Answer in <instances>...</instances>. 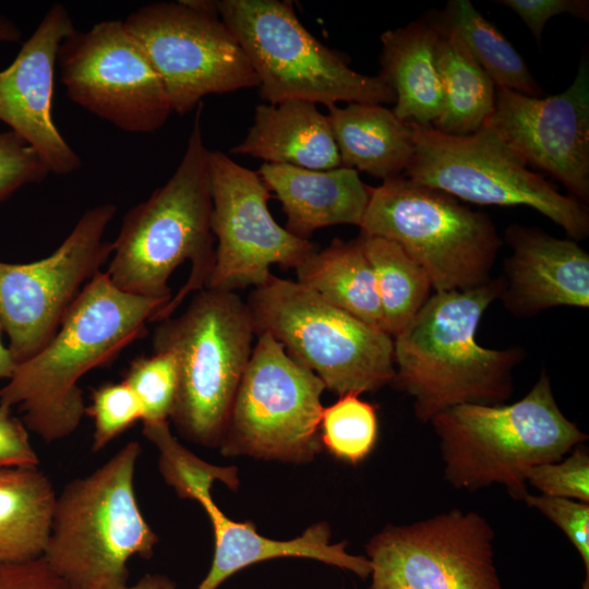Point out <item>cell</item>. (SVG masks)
I'll return each mask as SVG.
<instances>
[{
  "mask_svg": "<svg viewBox=\"0 0 589 589\" xmlns=\"http://www.w3.org/2000/svg\"><path fill=\"white\" fill-rule=\"evenodd\" d=\"M257 173L281 203L286 229L309 239L317 229L334 225L360 227L371 187L347 167L311 170L291 165L264 163Z\"/></svg>",
  "mask_w": 589,
  "mask_h": 589,
  "instance_id": "21",
  "label": "cell"
},
{
  "mask_svg": "<svg viewBox=\"0 0 589 589\" xmlns=\"http://www.w3.org/2000/svg\"><path fill=\"white\" fill-rule=\"evenodd\" d=\"M122 589H176V585L166 576L147 574L136 584L132 586L127 585Z\"/></svg>",
  "mask_w": 589,
  "mask_h": 589,
  "instance_id": "40",
  "label": "cell"
},
{
  "mask_svg": "<svg viewBox=\"0 0 589 589\" xmlns=\"http://www.w3.org/2000/svg\"><path fill=\"white\" fill-rule=\"evenodd\" d=\"M116 212L111 203L88 208L45 259L0 262V323L17 364L46 345L83 287L109 261L112 242L104 236Z\"/></svg>",
  "mask_w": 589,
  "mask_h": 589,
  "instance_id": "14",
  "label": "cell"
},
{
  "mask_svg": "<svg viewBox=\"0 0 589 589\" xmlns=\"http://www.w3.org/2000/svg\"><path fill=\"white\" fill-rule=\"evenodd\" d=\"M86 413L93 418L95 426L92 444L94 453L143 419L141 404L124 381L106 383L94 389Z\"/></svg>",
  "mask_w": 589,
  "mask_h": 589,
  "instance_id": "33",
  "label": "cell"
},
{
  "mask_svg": "<svg viewBox=\"0 0 589 589\" xmlns=\"http://www.w3.org/2000/svg\"><path fill=\"white\" fill-rule=\"evenodd\" d=\"M208 149L196 108L184 154L173 175L123 217L105 273L122 291L166 300L151 322L170 316L206 288L215 264Z\"/></svg>",
  "mask_w": 589,
  "mask_h": 589,
  "instance_id": "1",
  "label": "cell"
},
{
  "mask_svg": "<svg viewBox=\"0 0 589 589\" xmlns=\"http://www.w3.org/2000/svg\"><path fill=\"white\" fill-rule=\"evenodd\" d=\"M360 230L397 243L423 268L436 292L489 283L503 243L486 214L404 175L371 188Z\"/></svg>",
  "mask_w": 589,
  "mask_h": 589,
  "instance_id": "9",
  "label": "cell"
},
{
  "mask_svg": "<svg viewBox=\"0 0 589 589\" xmlns=\"http://www.w3.org/2000/svg\"><path fill=\"white\" fill-rule=\"evenodd\" d=\"M140 453L139 443L129 442L57 496L43 557L74 589H122L130 558L154 553L158 538L134 490Z\"/></svg>",
  "mask_w": 589,
  "mask_h": 589,
  "instance_id": "5",
  "label": "cell"
},
{
  "mask_svg": "<svg viewBox=\"0 0 589 589\" xmlns=\"http://www.w3.org/2000/svg\"><path fill=\"white\" fill-rule=\"evenodd\" d=\"M327 108L342 167L383 181L405 173L414 155L410 122L378 104L350 103Z\"/></svg>",
  "mask_w": 589,
  "mask_h": 589,
  "instance_id": "24",
  "label": "cell"
},
{
  "mask_svg": "<svg viewBox=\"0 0 589 589\" xmlns=\"http://www.w3.org/2000/svg\"><path fill=\"white\" fill-rule=\"evenodd\" d=\"M483 127L492 129L527 166L558 180L582 204L589 201V65L582 58L564 92L529 97L496 88Z\"/></svg>",
  "mask_w": 589,
  "mask_h": 589,
  "instance_id": "17",
  "label": "cell"
},
{
  "mask_svg": "<svg viewBox=\"0 0 589 589\" xmlns=\"http://www.w3.org/2000/svg\"><path fill=\"white\" fill-rule=\"evenodd\" d=\"M0 589H74L43 556L0 563Z\"/></svg>",
  "mask_w": 589,
  "mask_h": 589,
  "instance_id": "38",
  "label": "cell"
},
{
  "mask_svg": "<svg viewBox=\"0 0 589 589\" xmlns=\"http://www.w3.org/2000/svg\"><path fill=\"white\" fill-rule=\"evenodd\" d=\"M411 123L414 155L404 176L479 205L528 206L561 226L572 240L589 235L585 204L531 171L490 128L450 135Z\"/></svg>",
  "mask_w": 589,
  "mask_h": 589,
  "instance_id": "10",
  "label": "cell"
},
{
  "mask_svg": "<svg viewBox=\"0 0 589 589\" xmlns=\"http://www.w3.org/2000/svg\"><path fill=\"white\" fill-rule=\"evenodd\" d=\"M438 22L416 21L381 35V73L395 94L393 112L405 122L433 125L443 111L436 68Z\"/></svg>",
  "mask_w": 589,
  "mask_h": 589,
  "instance_id": "23",
  "label": "cell"
},
{
  "mask_svg": "<svg viewBox=\"0 0 589 589\" xmlns=\"http://www.w3.org/2000/svg\"><path fill=\"white\" fill-rule=\"evenodd\" d=\"M505 241L513 253L505 262L507 281L501 294L514 314L530 316L554 306L588 308L589 255L572 239L512 225Z\"/></svg>",
  "mask_w": 589,
  "mask_h": 589,
  "instance_id": "19",
  "label": "cell"
},
{
  "mask_svg": "<svg viewBox=\"0 0 589 589\" xmlns=\"http://www.w3.org/2000/svg\"><path fill=\"white\" fill-rule=\"evenodd\" d=\"M214 4L255 73L261 98L268 104L395 103L393 89L380 74L356 72L317 40L291 1L218 0Z\"/></svg>",
  "mask_w": 589,
  "mask_h": 589,
  "instance_id": "7",
  "label": "cell"
},
{
  "mask_svg": "<svg viewBox=\"0 0 589 589\" xmlns=\"http://www.w3.org/2000/svg\"><path fill=\"white\" fill-rule=\"evenodd\" d=\"M49 173L40 156L20 135L11 130L0 133V202Z\"/></svg>",
  "mask_w": 589,
  "mask_h": 589,
  "instance_id": "36",
  "label": "cell"
},
{
  "mask_svg": "<svg viewBox=\"0 0 589 589\" xmlns=\"http://www.w3.org/2000/svg\"><path fill=\"white\" fill-rule=\"evenodd\" d=\"M526 480L540 494L589 503L588 448L580 444L558 461L532 467Z\"/></svg>",
  "mask_w": 589,
  "mask_h": 589,
  "instance_id": "34",
  "label": "cell"
},
{
  "mask_svg": "<svg viewBox=\"0 0 589 589\" xmlns=\"http://www.w3.org/2000/svg\"><path fill=\"white\" fill-rule=\"evenodd\" d=\"M360 239L374 274L384 330L394 338L429 300L432 284L423 268L394 241L362 235Z\"/></svg>",
  "mask_w": 589,
  "mask_h": 589,
  "instance_id": "29",
  "label": "cell"
},
{
  "mask_svg": "<svg viewBox=\"0 0 589 589\" xmlns=\"http://www.w3.org/2000/svg\"><path fill=\"white\" fill-rule=\"evenodd\" d=\"M143 435L158 449L159 471L179 497L197 502L211 496L215 481L232 490L238 488L237 468L215 466L199 458L171 434L168 421L144 423Z\"/></svg>",
  "mask_w": 589,
  "mask_h": 589,
  "instance_id": "30",
  "label": "cell"
},
{
  "mask_svg": "<svg viewBox=\"0 0 589 589\" xmlns=\"http://www.w3.org/2000/svg\"><path fill=\"white\" fill-rule=\"evenodd\" d=\"M497 3L513 10L538 41L544 25L555 15L567 13L586 21L589 17L588 0H500Z\"/></svg>",
  "mask_w": 589,
  "mask_h": 589,
  "instance_id": "37",
  "label": "cell"
},
{
  "mask_svg": "<svg viewBox=\"0 0 589 589\" xmlns=\"http://www.w3.org/2000/svg\"><path fill=\"white\" fill-rule=\"evenodd\" d=\"M430 422L450 486L476 492L500 484L517 501L529 494L532 467L558 461L588 440L560 409L545 371L518 401L460 404Z\"/></svg>",
  "mask_w": 589,
  "mask_h": 589,
  "instance_id": "4",
  "label": "cell"
},
{
  "mask_svg": "<svg viewBox=\"0 0 589 589\" xmlns=\"http://www.w3.org/2000/svg\"><path fill=\"white\" fill-rule=\"evenodd\" d=\"M212 190L215 264L206 288L235 291L260 287L271 267L296 268L316 250L278 225L268 209L272 194L257 171L220 151L207 155Z\"/></svg>",
  "mask_w": 589,
  "mask_h": 589,
  "instance_id": "16",
  "label": "cell"
},
{
  "mask_svg": "<svg viewBox=\"0 0 589 589\" xmlns=\"http://www.w3.org/2000/svg\"><path fill=\"white\" fill-rule=\"evenodd\" d=\"M230 152L311 170L341 166L327 115L303 100L257 105L253 124Z\"/></svg>",
  "mask_w": 589,
  "mask_h": 589,
  "instance_id": "22",
  "label": "cell"
},
{
  "mask_svg": "<svg viewBox=\"0 0 589 589\" xmlns=\"http://www.w3.org/2000/svg\"><path fill=\"white\" fill-rule=\"evenodd\" d=\"M440 24L457 34L496 88L529 97L543 96L521 56L470 1H449Z\"/></svg>",
  "mask_w": 589,
  "mask_h": 589,
  "instance_id": "28",
  "label": "cell"
},
{
  "mask_svg": "<svg viewBox=\"0 0 589 589\" xmlns=\"http://www.w3.org/2000/svg\"><path fill=\"white\" fill-rule=\"evenodd\" d=\"M197 502L206 512L214 532L213 561L197 589H217L240 569L280 557L316 560L349 570L360 578H368L371 574L370 561L366 556L348 553L347 541L330 543V527L325 521L311 525L292 540L279 541L261 536L252 522L228 518L212 495Z\"/></svg>",
  "mask_w": 589,
  "mask_h": 589,
  "instance_id": "20",
  "label": "cell"
},
{
  "mask_svg": "<svg viewBox=\"0 0 589 589\" xmlns=\"http://www.w3.org/2000/svg\"><path fill=\"white\" fill-rule=\"evenodd\" d=\"M256 337L218 447L225 456L310 462L323 447L325 385L269 333Z\"/></svg>",
  "mask_w": 589,
  "mask_h": 589,
  "instance_id": "11",
  "label": "cell"
},
{
  "mask_svg": "<svg viewBox=\"0 0 589 589\" xmlns=\"http://www.w3.org/2000/svg\"><path fill=\"white\" fill-rule=\"evenodd\" d=\"M39 464L26 428L0 405V468L36 467Z\"/></svg>",
  "mask_w": 589,
  "mask_h": 589,
  "instance_id": "39",
  "label": "cell"
},
{
  "mask_svg": "<svg viewBox=\"0 0 589 589\" xmlns=\"http://www.w3.org/2000/svg\"><path fill=\"white\" fill-rule=\"evenodd\" d=\"M503 290L504 280L494 279L435 292L393 338L392 383L413 398L420 422L460 404L498 405L512 396V372L522 349H488L476 340L483 313Z\"/></svg>",
  "mask_w": 589,
  "mask_h": 589,
  "instance_id": "3",
  "label": "cell"
},
{
  "mask_svg": "<svg viewBox=\"0 0 589 589\" xmlns=\"http://www.w3.org/2000/svg\"><path fill=\"white\" fill-rule=\"evenodd\" d=\"M247 304L256 335L269 333L338 396L376 392L393 382V337L298 281L272 274L251 291Z\"/></svg>",
  "mask_w": 589,
  "mask_h": 589,
  "instance_id": "8",
  "label": "cell"
},
{
  "mask_svg": "<svg viewBox=\"0 0 589 589\" xmlns=\"http://www.w3.org/2000/svg\"><path fill=\"white\" fill-rule=\"evenodd\" d=\"M378 432L374 405L357 394L339 396L324 407L320 424L322 446L342 461L357 465L373 450Z\"/></svg>",
  "mask_w": 589,
  "mask_h": 589,
  "instance_id": "31",
  "label": "cell"
},
{
  "mask_svg": "<svg viewBox=\"0 0 589 589\" xmlns=\"http://www.w3.org/2000/svg\"><path fill=\"white\" fill-rule=\"evenodd\" d=\"M294 269L299 284L362 322L384 330L374 274L360 237L350 241L334 239L327 248L313 251Z\"/></svg>",
  "mask_w": 589,
  "mask_h": 589,
  "instance_id": "26",
  "label": "cell"
},
{
  "mask_svg": "<svg viewBox=\"0 0 589 589\" xmlns=\"http://www.w3.org/2000/svg\"><path fill=\"white\" fill-rule=\"evenodd\" d=\"M440 27L435 60L443 111L432 127L450 135L471 134L493 112L496 87L457 34L441 24Z\"/></svg>",
  "mask_w": 589,
  "mask_h": 589,
  "instance_id": "27",
  "label": "cell"
},
{
  "mask_svg": "<svg viewBox=\"0 0 589 589\" xmlns=\"http://www.w3.org/2000/svg\"><path fill=\"white\" fill-rule=\"evenodd\" d=\"M136 395L144 423L168 421L178 390V368L167 351H154L149 357L134 359L123 380Z\"/></svg>",
  "mask_w": 589,
  "mask_h": 589,
  "instance_id": "32",
  "label": "cell"
},
{
  "mask_svg": "<svg viewBox=\"0 0 589 589\" xmlns=\"http://www.w3.org/2000/svg\"><path fill=\"white\" fill-rule=\"evenodd\" d=\"M57 65L68 97L122 131L155 132L172 113L159 77L122 20L73 29L59 47Z\"/></svg>",
  "mask_w": 589,
  "mask_h": 589,
  "instance_id": "15",
  "label": "cell"
},
{
  "mask_svg": "<svg viewBox=\"0 0 589 589\" xmlns=\"http://www.w3.org/2000/svg\"><path fill=\"white\" fill-rule=\"evenodd\" d=\"M21 37L17 25L9 17L0 14V43H15Z\"/></svg>",
  "mask_w": 589,
  "mask_h": 589,
  "instance_id": "42",
  "label": "cell"
},
{
  "mask_svg": "<svg viewBox=\"0 0 589 589\" xmlns=\"http://www.w3.org/2000/svg\"><path fill=\"white\" fill-rule=\"evenodd\" d=\"M524 502L565 533L578 551L586 569L582 589H589V503L543 494H528Z\"/></svg>",
  "mask_w": 589,
  "mask_h": 589,
  "instance_id": "35",
  "label": "cell"
},
{
  "mask_svg": "<svg viewBox=\"0 0 589 589\" xmlns=\"http://www.w3.org/2000/svg\"><path fill=\"white\" fill-rule=\"evenodd\" d=\"M167 303L122 291L100 271L46 345L16 365L0 389V405H19L26 426L47 443L69 436L86 413L81 377L144 336Z\"/></svg>",
  "mask_w": 589,
  "mask_h": 589,
  "instance_id": "2",
  "label": "cell"
},
{
  "mask_svg": "<svg viewBox=\"0 0 589 589\" xmlns=\"http://www.w3.org/2000/svg\"><path fill=\"white\" fill-rule=\"evenodd\" d=\"M493 541V528L473 510L387 525L365 545L368 589H503Z\"/></svg>",
  "mask_w": 589,
  "mask_h": 589,
  "instance_id": "13",
  "label": "cell"
},
{
  "mask_svg": "<svg viewBox=\"0 0 589 589\" xmlns=\"http://www.w3.org/2000/svg\"><path fill=\"white\" fill-rule=\"evenodd\" d=\"M73 29L68 9L53 3L14 61L0 71V121L29 144L55 175H69L82 166L51 113L58 50Z\"/></svg>",
  "mask_w": 589,
  "mask_h": 589,
  "instance_id": "18",
  "label": "cell"
},
{
  "mask_svg": "<svg viewBox=\"0 0 589 589\" xmlns=\"http://www.w3.org/2000/svg\"><path fill=\"white\" fill-rule=\"evenodd\" d=\"M56 500L38 466L0 468V563L43 556Z\"/></svg>",
  "mask_w": 589,
  "mask_h": 589,
  "instance_id": "25",
  "label": "cell"
},
{
  "mask_svg": "<svg viewBox=\"0 0 589 589\" xmlns=\"http://www.w3.org/2000/svg\"><path fill=\"white\" fill-rule=\"evenodd\" d=\"M2 326L0 323V378H10L17 365L9 347H4L1 341Z\"/></svg>",
  "mask_w": 589,
  "mask_h": 589,
  "instance_id": "41",
  "label": "cell"
},
{
  "mask_svg": "<svg viewBox=\"0 0 589 589\" xmlns=\"http://www.w3.org/2000/svg\"><path fill=\"white\" fill-rule=\"evenodd\" d=\"M256 337L251 311L235 291L204 288L153 333V351L170 352L178 390L170 419L197 445L219 446Z\"/></svg>",
  "mask_w": 589,
  "mask_h": 589,
  "instance_id": "6",
  "label": "cell"
},
{
  "mask_svg": "<svg viewBox=\"0 0 589 589\" xmlns=\"http://www.w3.org/2000/svg\"><path fill=\"white\" fill-rule=\"evenodd\" d=\"M168 96L172 112L196 109L212 94L257 86L239 43L214 1L153 2L123 21Z\"/></svg>",
  "mask_w": 589,
  "mask_h": 589,
  "instance_id": "12",
  "label": "cell"
}]
</instances>
